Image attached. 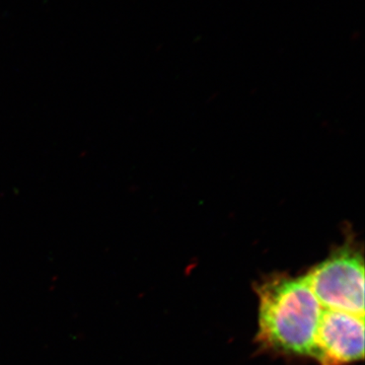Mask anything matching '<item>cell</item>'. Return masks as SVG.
I'll use <instances>...</instances> for the list:
<instances>
[{"label":"cell","instance_id":"cell-2","mask_svg":"<svg viewBox=\"0 0 365 365\" xmlns=\"http://www.w3.org/2000/svg\"><path fill=\"white\" fill-rule=\"evenodd\" d=\"M304 280L324 309L364 316V260L352 235Z\"/></svg>","mask_w":365,"mask_h":365},{"label":"cell","instance_id":"cell-1","mask_svg":"<svg viewBox=\"0 0 365 365\" xmlns=\"http://www.w3.org/2000/svg\"><path fill=\"white\" fill-rule=\"evenodd\" d=\"M258 339L269 349L313 356L323 307L304 277L277 275L260 285Z\"/></svg>","mask_w":365,"mask_h":365},{"label":"cell","instance_id":"cell-3","mask_svg":"<svg viewBox=\"0 0 365 365\" xmlns=\"http://www.w3.org/2000/svg\"><path fill=\"white\" fill-rule=\"evenodd\" d=\"M321 365H348L364 357V316L324 309L313 352Z\"/></svg>","mask_w":365,"mask_h":365}]
</instances>
